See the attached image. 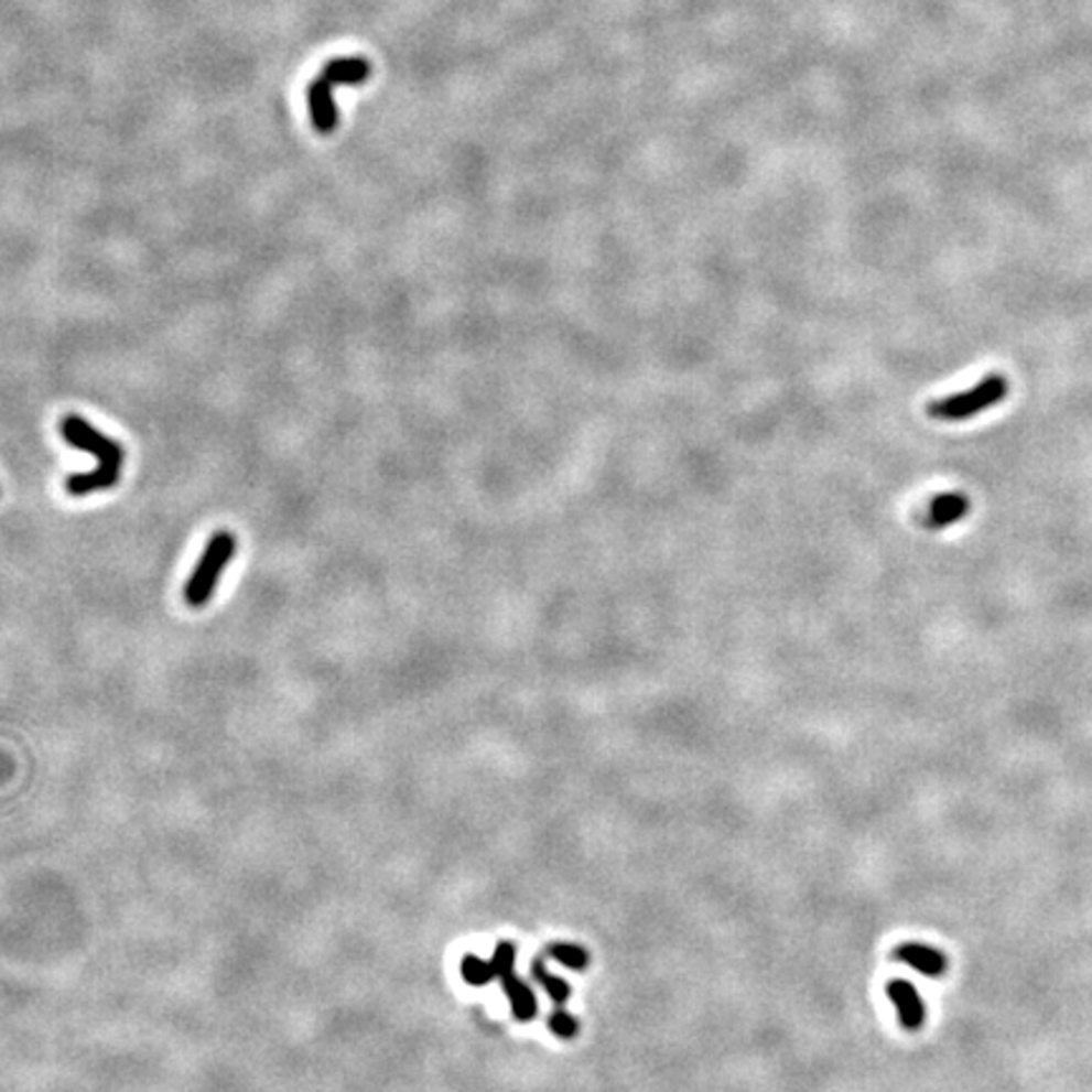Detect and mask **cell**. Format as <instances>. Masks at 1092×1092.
<instances>
[{
  "instance_id": "6da1fadb",
  "label": "cell",
  "mask_w": 1092,
  "mask_h": 1092,
  "mask_svg": "<svg viewBox=\"0 0 1092 1092\" xmlns=\"http://www.w3.org/2000/svg\"><path fill=\"white\" fill-rule=\"evenodd\" d=\"M62 435L66 437V443L76 451L91 453L97 458L99 466L89 473H76L66 480V491L72 496H89L97 491H109L111 486H117L119 476H122L125 466V448L111 437L101 435L99 430H94L84 418L79 415H66L62 420Z\"/></svg>"
},
{
  "instance_id": "7a4b0ae2",
  "label": "cell",
  "mask_w": 1092,
  "mask_h": 1092,
  "mask_svg": "<svg viewBox=\"0 0 1092 1092\" xmlns=\"http://www.w3.org/2000/svg\"><path fill=\"white\" fill-rule=\"evenodd\" d=\"M1007 394L1009 382L1002 375H988L982 382L971 387V390L928 402L926 412L928 418L939 420V423H964V420L982 415V412L999 406Z\"/></svg>"
},
{
  "instance_id": "3957f363",
  "label": "cell",
  "mask_w": 1092,
  "mask_h": 1092,
  "mask_svg": "<svg viewBox=\"0 0 1092 1092\" xmlns=\"http://www.w3.org/2000/svg\"><path fill=\"white\" fill-rule=\"evenodd\" d=\"M238 541L230 531H218L205 547L203 556L197 559V566L185 584V599L191 607L208 605L215 587H218L220 574L226 572L230 559L236 556Z\"/></svg>"
},
{
  "instance_id": "277c9868",
  "label": "cell",
  "mask_w": 1092,
  "mask_h": 1092,
  "mask_svg": "<svg viewBox=\"0 0 1092 1092\" xmlns=\"http://www.w3.org/2000/svg\"><path fill=\"white\" fill-rule=\"evenodd\" d=\"M491 964L496 969V979L501 982V988L509 996L511 1012L519 1021H531L537 1017V996L531 992V986L527 982H521L516 976L513 964H516V945L509 941H501L496 945V953L491 959Z\"/></svg>"
},
{
  "instance_id": "5b68a950",
  "label": "cell",
  "mask_w": 1092,
  "mask_h": 1092,
  "mask_svg": "<svg viewBox=\"0 0 1092 1092\" xmlns=\"http://www.w3.org/2000/svg\"><path fill=\"white\" fill-rule=\"evenodd\" d=\"M334 86L324 79L320 74L316 79L309 84V115H312V125L320 134H332L339 125L337 105H334L332 97Z\"/></svg>"
},
{
  "instance_id": "8992f818",
  "label": "cell",
  "mask_w": 1092,
  "mask_h": 1092,
  "mask_svg": "<svg viewBox=\"0 0 1092 1092\" xmlns=\"http://www.w3.org/2000/svg\"><path fill=\"white\" fill-rule=\"evenodd\" d=\"M885 992H888L890 999L896 1002L898 1017H900V1025L902 1027L910 1029V1031H916V1029L923 1027L926 1007H923V999H921V996H918L913 984L906 982V979H893V982L888 986H885Z\"/></svg>"
},
{
  "instance_id": "52a82bcc",
  "label": "cell",
  "mask_w": 1092,
  "mask_h": 1092,
  "mask_svg": "<svg viewBox=\"0 0 1092 1092\" xmlns=\"http://www.w3.org/2000/svg\"><path fill=\"white\" fill-rule=\"evenodd\" d=\"M893 959L906 966H913L918 974L923 976H943V971L949 969L945 953L926 943H900L898 949L893 951Z\"/></svg>"
},
{
  "instance_id": "ba28073f",
  "label": "cell",
  "mask_w": 1092,
  "mask_h": 1092,
  "mask_svg": "<svg viewBox=\"0 0 1092 1092\" xmlns=\"http://www.w3.org/2000/svg\"><path fill=\"white\" fill-rule=\"evenodd\" d=\"M969 513V501L961 494H941L926 506L921 523L926 529H945Z\"/></svg>"
},
{
  "instance_id": "9c48e42d",
  "label": "cell",
  "mask_w": 1092,
  "mask_h": 1092,
  "mask_svg": "<svg viewBox=\"0 0 1092 1092\" xmlns=\"http://www.w3.org/2000/svg\"><path fill=\"white\" fill-rule=\"evenodd\" d=\"M332 86H357L365 84L372 74V64L363 56H337L320 72Z\"/></svg>"
},
{
  "instance_id": "30bf717a",
  "label": "cell",
  "mask_w": 1092,
  "mask_h": 1092,
  "mask_svg": "<svg viewBox=\"0 0 1092 1092\" xmlns=\"http://www.w3.org/2000/svg\"><path fill=\"white\" fill-rule=\"evenodd\" d=\"M531 974H534V979L539 982V986L544 988V992L549 994V999H552L556 1007H562V1004L570 999V994H572V986L564 982V979H559L554 974H549V969L541 964V961H534V966H531Z\"/></svg>"
},
{
  "instance_id": "8fae6325",
  "label": "cell",
  "mask_w": 1092,
  "mask_h": 1092,
  "mask_svg": "<svg viewBox=\"0 0 1092 1092\" xmlns=\"http://www.w3.org/2000/svg\"><path fill=\"white\" fill-rule=\"evenodd\" d=\"M547 953L552 959H556L559 964H564L566 969H572V971H582V969H587L590 964V953L582 949V945H574V943H554V945H549Z\"/></svg>"
},
{
  "instance_id": "7c38bea8",
  "label": "cell",
  "mask_w": 1092,
  "mask_h": 1092,
  "mask_svg": "<svg viewBox=\"0 0 1092 1092\" xmlns=\"http://www.w3.org/2000/svg\"><path fill=\"white\" fill-rule=\"evenodd\" d=\"M461 974L471 986H486L496 979V969L491 961H484L478 956H466L461 961Z\"/></svg>"
},
{
  "instance_id": "4fadbf2b",
  "label": "cell",
  "mask_w": 1092,
  "mask_h": 1092,
  "mask_svg": "<svg viewBox=\"0 0 1092 1092\" xmlns=\"http://www.w3.org/2000/svg\"><path fill=\"white\" fill-rule=\"evenodd\" d=\"M549 1029L554 1031L556 1037H562V1039H572V1037H577V1019L572 1017V1014H566L562 1007H556L552 1014H549Z\"/></svg>"
}]
</instances>
